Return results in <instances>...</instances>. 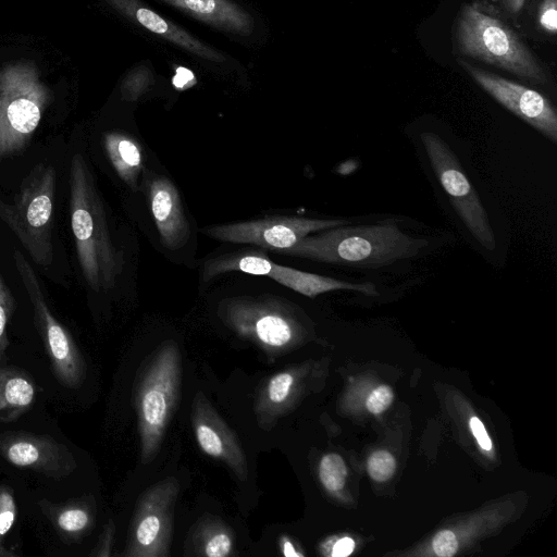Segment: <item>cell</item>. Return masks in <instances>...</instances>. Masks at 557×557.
<instances>
[{
  "label": "cell",
  "instance_id": "cell-1",
  "mask_svg": "<svg viewBox=\"0 0 557 557\" xmlns=\"http://www.w3.org/2000/svg\"><path fill=\"white\" fill-rule=\"evenodd\" d=\"M425 246L426 240L404 233L388 220L330 227L276 252L330 264L380 268L416 257Z\"/></svg>",
  "mask_w": 557,
  "mask_h": 557
},
{
  "label": "cell",
  "instance_id": "cell-2",
  "mask_svg": "<svg viewBox=\"0 0 557 557\" xmlns=\"http://www.w3.org/2000/svg\"><path fill=\"white\" fill-rule=\"evenodd\" d=\"M71 226L83 276L95 292L109 290L123 271L124 256L110 236L94 175L81 153L70 168Z\"/></svg>",
  "mask_w": 557,
  "mask_h": 557
},
{
  "label": "cell",
  "instance_id": "cell-3",
  "mask_svg": "<svg viewBox=\"0 0 557 557\" xmlns=\"http://www.w3.org/2000/svg\"><path fill=\"white\" fill-rule=\"evenodd\" d=\"M459 52L494 65L534 84L547 85L549 73L524 40L479 2L465 4L456 18Z\"/></svg>",
  "mask_w": 557,
  "mask_h": 557
},
{
  "label": "cell",
  "instance_id": "cell-4",
  "mask_svg": "<svg viewBox=\"0 0 557 557\" xmlns=\"http://www.w3.org/2000/svg\"><path fill=\"white\" fill-rule=\"evenodd\" d=\"M182 379L181 352L174 342L159 346L139 367L133 401L140 438V460L157 456L165 429L177 406Z\"/></svg>",
  "mask_w": 557,
  "mask_h": 557
},
{
  "label": "cell",
  "instance_id": "cell-5",
  "mask_svg": "<svg viewBox=\"0 0 557 557\" xmlns=\"http://www.w3.org/2000/svg\"><path fill=\"white\" fill-rule=\"evenodd\" d=\"M55 187V169L39 163L23 180L11 200L0 198V219L15 234L29 257L41 267L50 265L53 256Z\"/></svg>",
  "mask_w": 557,
  "mask_h": 557
},
{
  "label": "cell",
  "instance_id": "cell-6",
  "mask_svg": "<svg viewBox=\"0 0 557 557\" xmlns=\"http://www.w3.org/2000/svg\"><path fill=\"white\" fill-rule=\"evenodd\" d=\"M218 315L237 336L273 355L293 348L304 331L297 308L268 294L225 298Z\"/></svg>",
  "mask_w": 557,
  "mask_h": 557
},
{
  "label": "cell",
  "instance_id": "cell-7",
  "mask_svg": "<svg viewBox=\"0 0 557 557\" xmlns=\"http://www.w3.org/2000/svg\"><path fill=\"white\" fill-rule=\"evenodd\" d=\"M13 260L29 298L34 321L57 381L64 387L78 388L86 377L84 357L70 331L53 315L33 267L18 250Z\"/></svg>",
  "mask_w": 557,
  "mask_h": 557
},
{
  "label": "cell",
  "instance_id": "cell-8",
  "mask_svg": "<svg viewBox=\"0 0 557 557\" xmlns=\"http://www.w3.org/2000/svg\"><path fill=\"white\" fill-rule=\"evenodd\" d=\"M420 139L430 164L460 220L485 249L494 250L496 240L487 212L455 152L432 132L421 133Z\"/></svg>",
  "mask_w": 557,
  "mask_h": 557
},
{
  "label": "cell",
  "instance_id": "cell-9",
  "mask_svg": "<svg viewBox=\"0 0 557 557\" xmlns=\"http://www.w3.org/2000/svg\"><path fill=\"white\" fill-rule=\"evenodd\" d=\"M180 484L174 476L150 486L138 499L123 556L168 557Z\"/></svg>",
  "mask_w": 557,
  "mask_h": 557
},
{
  "label": "cell",
  "instance_id": "cell-10",
  "mask_svg": "<svg viewBox=\"0 0 557 557\" xmlns=\"http://www.w3.org/2000/svg\"><path fill=\"white\" fill-rule=\"evenodd\" d=\"M349 224L346 220L302 216H268L258 220L211 225L200 231L212 239L253 244L272 250L287 249L311 233Z\"/></svg>",
  "mask_w": 557,
  "mask_h": 557
},
{
  "label": "cell",
  "instance_id": "cell-11",
  "mask_svg": "<svg viewBox=\"0 0 557 557\" xmlns=\"http://www.w3.org/2000/svg\"><path fill=\"white\" fill-rule=\"evenodd\" d=\"M472 79L499 104L523 120L554 144L557 143V113L543 94L497 74L458 60Z\"/></svg>",
  "mask_w": 557,
  "mask_h": 557
},
{
  "label": "cell",
  "instance_id": "cell-12",
  "mask_svg": "<svg viewBox=\"0 0 557 557\" xmlns=\"http://www.w3.org/2000/svg\"><path fill=\"white\" fill-rule=\"evenodd\" d=\"M121 14L146 33L182 50L205 66L222 72L238 71L240 65L178 24L166 18L141 0H108Z\"/></svg>",
  "mask_w": 557,
  "mask_h": 557
},
{
  "label": "cell",
  "instance_id": "cell-13",
  "mask_svg": "<svg viewBox=\"0 0 557 557\" xmlns=\"http://www.w3.org/2000/svg\"><path fill=\"white\" fill-rule=\"evenodd\" d=\"M0 455L11 465L60 480L72 474L77 462L72 451L47 434L0 433Z\"/></svg>",
  "mask_w": 557,
  "mask_h": 557
},
{
  "label": "cell",
  "instance_id": "cell-14",
  "mask_svg": "<svg viewBox=\"0 0 557 557\" xmlns=\"http://www.w3.org/2000/svg\"><path fill=\"white\" fill-rule=\"evenodd\" d=\"M44 91L30 84H7L0 91V159L21 152L41 120Z\"/></svg>",
  "mask_w": 557,
  "mask_h": 557
},
{
  "label": "cell",
  "instance_id": "cell-15",
  "mask_svg": "<svg viewBox=\"0 0 557 557\" xmlns=\"http://www.w3.org/2000/svg\"><path fill=\"white\" fill-rule=\"evenodd\" d=\"M190 420L200 449L223 461L238 479L245 481L248 463L242 444L202 392L194 397Z\"/></svg>",
  "mask_w": 557,
  "mask_h": 557
},
{
  "label": "cell",
  "instance_id": "cell-16",
  "mask_svg": "<svg viewBox=\"0 0 557 557\" xmlns=\"http://www.w3.org/2000/svg\"><path fill=\"white\" fill-rule=\"evenodd\" d=\"M239 41H253L260 30L253 13L234 0H158Z\"/></svg>",
  "mask_w": 557,
  "mask_h": 557
},
{
  "label": "cell",
  "instance_id": "cell-17",
  "mask_svg": "<svg viewBox=\"0 0 557 557\" xmlns=\"http://www.w3.org/2000/svg\"><path fill=\"white\" fill-rule=\"evenodd\" d=\"M148 201L162 245L170 250L184 247L190 236V224L173 182L152 173L148 181Z\"/></svg>",
  "mask_w": 557,
  "mask_h": 557
},
{
  "label": "cell",
  "instance_id": "cell-18",
  "mask_svg": "<svg viewBox=\"0 0 557 557\" xmlns=\"http://www.w3.org/2000/svg\"><path fill=\"white\" fill-rule=\"evenodd\" d=\"M305 375L302 366L286 367L259 387L253 410L261 429H272L295 407L302 393Z\"/></svg>",
  "mask_w": 557,
  "mask_h": 557
},
{
  "label": "cell",
  "instance_id": "cell-19",
  "mask_svg": "<svg viewBox=\"0 0 557 557\" xmlns=\"http://www.w3.org/2000/svg\"><path fill=\"white\" fill-rule=\"evenodd\" d=\"M38 507L61 539L67 542L81 540L94 523V505L88 498H73L63 503L40 499Z\"/></svg>",
  "mask_w": 557,
  "mask_h": 557
},
{
  "label": "cell",
  "instance_id": "cell-20",
  "mask_svg": "<svg viewBox=\"0 0 557 557\" xmlns=\"http://www.w3.org/2000/svg\"><path fill=\"white\" fill-rule=\"evenodd\" d=\"M268 276L278 284L310 298L337 289H348L367 295L376 294L375 285L371 282L352 283L305 272L277 263H274Z\"/></svg>",
  "mask_w": 557,
  "mask_h": 557
},
{
  "label": "cell",
  "instance_id": "cell-21",
  "mask_svg": "<svg viewBox=\"0 0 557 557\" xmlns=\"http://www.w3.org/2000/svg\"><path fill=\"white\" fill-rule=\"evenodd\" d=\"M36 384L15 367H0V422L16 421L35 404Z\"/></svg>",
  "mask_w": 557,
  "mask_h": 557
},
{
  "label": "cell",
  "instance_id": "cell-22",
  "mask_svg": "<svg viewBox=\"0 0 557 557\" xmlns=\"http://www.w3.org/2000/svg\"><path fill=\"white\" fill-rule=\"evenodd\" d=\"M103 146L120 178L132 190H137L144 168L143 150L138 141L128 134L110 132L103 136Z\"/></svg>",
  "mask_w": 557,
  "mask_h": 557
},
{
  "label": "cell",
  "instance_id": "cell-23",
  "mask_svg": "<svg viewBox=\"0 0 557 557\" xmlns=\"http://www.w3.org/2000/svg\"><path fill=\"white\" fill-rule=\"evenodd\" d=\"M188 540V552H184V555L227 557L233 554V531L218 518H206L198 521Z\"/></svg>",
  "mask_w": 557,
  "mask_h": 557
},
{
  "label": "cell",
  "instance_id": "cell-24",
  "mask_svg": "<svg viewBox=\"0 0 557 557\" xmlns=\"http://www.w3.org/2000/svg\"><path fill=\"white\" fill-rule=\"evenodd\" d=\"M275 262L257 251H242L222 255L203 264L202 277L208 282L226 272L238 271L251 275L268 276Z\"/></svg>",
  "mask_w": 557,
  "mask_h": 557
},
{
  "label": "cell",
  "instance_id": "cell-25",
  "mask_svg": "<svg viewBox=\"0 0 557 557\" xmlns=\"http://www.w3.org/2000/svg\"><path fill=\"white\" fill-rule=\"evenodd\" d=\"M319 478L329 492L341 491L347 478V467L344 459L335 453L323 456L319 465Z\"/></svg>",
  "mask_w": 557,
  "mask_h": 557
},
{
  "label": "cell",
  "instance_id": "cell-26",
  "mask_svg": "<svg viewBox=\"0 0 557 557\" xmlns=\"http://www.w3.org/2000/svg\"><path fill=\"white\" fill-rule=\"evenodd\" d=\"M153 71L146 65L133 70L124 81L122 92L126 100L135 101L140 98L153 84Z\"/></svg>",
  "mask_w": 557,
  "mask_h": 557
},
{
  "label": "cell",
  "instance_id": "cell-27",
  "mask_svg": "<svg viewBox=\"0 0 557 557\" xmlns=\"http://www.w3.org/2000/svg\"><path fill=\"white\" fill-rule=\"evenodd\" d=\"M14 298L0 272V362L9 346L8 326L14 310Z\"/></svg>",
  "mask_w": 557,
  "mask_h": 557
},
{
  "label": "cell",
  "instance_id": "cell-28",
  "mask_svg": "<svg viewBox=\"0 0 557 557\" xmlns=\"http://www.w3.org/2000/svg\"><path fill=\"white\" fill-rule=\"evenodd\" d=\"M396 461L386 450L374 451L368 459V472L377 482L388 480L395 472Z\"/></svg>",
  "mask_w": 557,
  "mask_h": 557
},
{
  "label": "cell",
  "instance_id": "cell-29",
  "mask_svg": "<svg viewBox=\"0 0 557 557\" xmlns=\"http://www.w3.org/2000/svg\"><path fill=\"white\" fill-rule=\"evenodd\" d=\"M16 516V504L10 488L0 486V535L12 528Z\"/></svg>",
  "mask_w": 557,
  "mask_h": 557
},
{
  "label": "cell",
  "instance_id": "cell-30",
  "mask_svg": "<svg viewBox=\"0 0 557 557\" xmlns=\"http://www.w3.org/2000/svg\"><path fill=\"white\" fill-rule=\"evenodd\" d=\"M536 20L542 30L554 36L557 30V0H542Z\"/></svg>",
  "mask_w": 557,
  "mask_h": 557
},
{
  "label": "cell",
  "instance_id": "cell-31",
  "mask_svg": "<svg viewBox=\"0 0 557 557\" xmlns=\"http://www.w3.org/2000/svg\"><path fill=\"white\" fill-rule=\"evenodd\" d=\"M393 391L388 385H380L368 396L367 409L374 414L385 411L393 401Z\"/></svg>",
  "mask_w": 557,
  "mask_h": 557
},
{
  "label": "cell",
  "instance_id": "cell-32",
  "mask_svg": "<svg viewBox=\"0 0 557 557\" xmlns=\"http://www.w3.org/2000/svg\"><path fill=\"white\" fill-rule=\"evenodd\" d=\"M432 546L437 556L451 557L458 550V540L453 531L443 530L435 534Z\"/></svg>",
  "mask_w": 557,
  "mask_h": 557
},
{
  "label": "cell",
  "instance_id": "cell-33",
  "mask_svg": "<svg viewBox=\"0 0 557 557\" xmlns=\"http://www.w3.org/2000/svg\"><path fill=\"white\" fill-rule=\"evenodd\" d=\"M115 524L112 520L108 521L102 529L99 540L90 553L95 557H108L112 555V547L114 543Z\"/></svg>",
  "mask_w": 557,
  "mask_h": 557
},
{
  "label": "cell",
  "instance_id": "cell-34",
  "mask_svg": "<svg viewBox=\"0 0 557 557\" xmlns=\"http://www.w3.org/2000/svg\"><path fill=\"white\" fill-rule=\"evenodd\" d=\"M469 425L480 447L484 450H491L492 441L482 421L478 417H472L469 421Z\"/></svg>",
  "mask_w": 557,
  "mask_h": 557
},
{
  "label": "cell",
  "instance_id": "cell-35",
  "mask_svg": "<svg viewBox=\"0 0 557 557\" xmlns=\"http://www.w3.org/2000/svg\"><path fill=\"white\" fill-rule=\"evenodd\" d=\"M355 548V542L350 537H342L336 541L332 548V556L345 557L352 553Z\"/></svg>",
  "mask_w": 557,
  "mask_h": 557
},
{
  "label": "cell",
  "instance_id": "cell-36",
  "mask_svg": "<svg viewBox=\"0 0 557 557\" xmlns=\"http://www.w3.org/2000/svg\"><path fill=\"white\" fill-rule=\"evenodd\" d=\"M278 546L282 555L286 557H301L304 554L298 550L295 543L287 535H282L278 540Z\"/></svg>",
  "mask_w": 557,
  "mask_h": 557
},
{
  "label": "cell",
  "instance_id": "cell-37",
  "mask_svg": "<svg viewBox=\"0 0 557 557\" xmlns=\"http://www.w3.org/2000/svg\"><path fill=\"white\" fill-rule=\"evenodd\" d=\"M525 0H502L504 9L510 14L518 13L524 5Z\"/></svg>",
  "mask_w": 557,
  "mask_h": 557
},
{
  "label": "cell",
  "instance_id": "cell-38",
  "mask_svg": "<svg viewBox=\"0 0 557 557\" xmlns=\"http://www.w3.org/2000/svg\"><path fill=\"white\" fill-rule=\"evenodd\" d=\"M1 537V535H0ZM14 555L13 553L11 552H8L2 545H1V541H0V557L2 556H12Z\"/></svg>",
  "mask_w": 557,
  "mask_h": 557
},
{
  "label": "cell",
  "instance_id": "cell-39",
  "mask_svg": "<svg viewBox=\"0 0 557 557\" xmlns=\"http://www.w3.org/2000/svg\"><path fill=\"white\" fill-rule=\"evenodd\" d=\"M491 1H493V2H497L498 0H491Z\"/></svg>",
  "mask_w": 557,
  "mask_h": 557
}]
</instances>
